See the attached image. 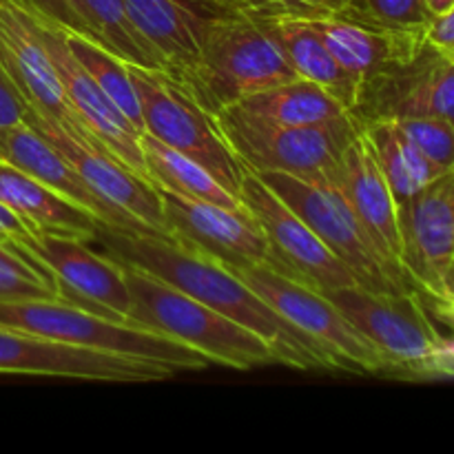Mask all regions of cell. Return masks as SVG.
Listing matches in <instances>:
<instances>
[{
    "instance_id": "obj_29",
    "label": "cell",
    "mask_w": 454,
    "mask_h": 454,
    "mask_svg": "<svg viewBox=\"0 0 454 454\" xmlns=\"http://www.w3.org/2000/svg\"><path fill=\"white\" fill-rule=\"evenodd\" d=\"M67 44H69L71 53L75 60L84 67L89 75L98 82V87L109 96V100L127 115L129 122L145 133V122H142V106L140 98H137L136 84H133L131 69L129 62L118 58L115 53L106 51L98 43L82 34H74L67 31Z\"/></svg>"
},
{
    "instance_id": "obj_2",
    "label": "cell",
    "mask_w": 454,
    "mask_h": 454,
    "mask_svg": "<svg viewBox=\"0 0 454 454\" xmlns=\"http://www.w3.org/2000/svg\"><path fill=\"white\" fill-rule=\"evenodd\" d=\"M300 78L253 9L208 13L200 56L184 89L211 114L275 84Z\"/></svg>"
},
{
    "instance_id": "obj_21",
    "label": "cell",
    "mask_w": 454,
    "mask_h": 454,
    "mask_svg": "<svg viewBox=\"0 0 454 454\" xmlns=\"http://www.w3.org/2000/svg\"><path fill=\"white\" fill-rule=\"evenodd\" d=\"M306 13L333 58L340 62L346 74L362 84V89L377 75L411 60L426 44V38L419 35L372 29L341 13Z\"/></svg>"
},
{
    "instance_id": "obj_19",
    "label": "cell",
    "mask_w": 454,
    "mask_h": 454,
    "mask_svg": "<svg viewBox=\"0 0 454 454\" xmlns=\"http://www.w3.org/2000/svg\"><path fill=\"white\" fill-rule=\"evenodd\" d=\"M0 160L20 171L29 173L49 189L58 191L78 207L87 208L89 213L105 222L106 226L129 231H146L136 217L120 208L106 204L87 182L82 180L74 164L43 136L35 131L29 122L13 124V127L0 129ZM151 233V231H149Z\"/></svg>"
},
{
    "instance_id": "obj_3",
    "label": "cell",
    "mask_w": 454,
    "mask_h": 454,
    "mask_svg": "<svg viewBox=\"0 0 454 454\" xmlns=\"http://www.w3.org/2000/svg\"><path fill=\"white\" fill-rule=\"evenodd\" d=\"M362 333L395 380H454V348L434 328L417 293H372L353 286L326 293Z\"/></svg>"
},
{
    "instance_id": "obj_8",
    "label": "cell",
    "mask_w": 454,
    "mask_h": 454,
    "mask_svg": "<svg viewBox=\"0 0 454 454\" xmlns=\"http://www.w3.org/2000/svg\"><path fill=\"white\" fill-rule=\"evenodd\" d=\"M142 106L145 133L207 168L239 198L247 167L226 142L215 114L195 100L176 78L160 69L129 65Z\"/></svg>"
},
{
    "instance_id": "obj_26",
    "label": "cell",
    "mask_w": 454,
    "mask_h": 454,
    "mask_svg": "<svg viewBox=\"0 0 454 454\" xmlns=\"http://www.w3.org/2000/svg\"><path fill=\"white\" fill-rule=\"evenodd\" d=\"M368 137L377 164L388 182L397 204L406 202L412 195L443 176L424 158L419 149L411 142V137L402 131L397 120L377 118L362 124Z\"/></svg>"
},
{
    "instance_id": "obj_6",
    "label": "cell",
    "mask_w": 454,
    "mask_h": 454,
    "mask_svg": "<svg viewBox=\"0 0 454 454\" xmlns=\"http://www.w3.org/2000/svg\"><path fill=\"white\" fill-rule=\"evenodd\" d=\"M215 118L247 171L288 173L301 180L337 182L344 149L362 131V122L353 114L328 124L291 127L229 105Z\"/></svg>"
},
{
    "instance_id": "obj_36",
    "label": "cell",
    "mask_w": 454,
    "mask_h": 454,
    "mask_svg": "<svg viewBox=\"0 0 454 454\" xmlns=\"http://www.w3.org/2000/svg\"><path fill=\"white\" fill-rule=\"evenodd\" d=\"M34 231L20 220L13 211H9L3 202H0V239H9V242H25L31 238Z\"/></svg>"
},
{
    "instance_id": "obj_27",
    "label": "cell",
    "mask_w": 454,
    "mask_h": 454,
    "mask_svg": "<svg viewBox=\"0 0 454 454\" xmlns=\"http://www.w3.org/2000/svg\"><path fill=\"white\" fill-rule=\"evenodd\" d=\"M71 4L93 43L129 65L164 71V60L133 25L124 0H71Z\"/></svg>"
},
{
    "instance_id": "obj_13",
    "label": "cell",
    "mask_w": 454,
    "mask_h": 454,
    "mask_svg": "<svg viewBox=\"0 0 454 454\" xmlns=\"http://www.w3.org/2000/svg\"><path fill=\"white\" fill-rule=\"evenodd\" d=\"M18 244L47 266L60 288L62 300L111 319L129 322L131 295L120 262L98 253L91 242L74 235L34 231L29 239Z\"/></svg>"
},
{
    "instance_id": "obj_37",
    "label": "cell",
    "mask_w": 454,
    "mask_h": 454,
    "mask_svg": "<svg viewBox=\"0 0 454 454\" xmlns=\"http://www.w3.org/2000/svg\"><path fill=\"white\" fill-rule=\"evenodd\" d=\"M288 7L304 9V12L315 13H340L348 4V0H282Z\"/></svg>"
},
{
    "instance_id": "obj_22",
    "label": "cell",
    "mask_w": 454,
    "mask_h": 454,
    "mask_svg": "<svg viewBox=\"0 0 454 454\" xmlns=\"http://www.w3.org/2000/svg\"><path fill=\"white\" fill-rule=\"evenodd\" d=\"M255 16L264 22V27L273 35L278 47L282 49L293 71L300 78H306L326 89L353 114L355 106L359 105V98H362V84L353 75L346 74L340 62L333 58V53L324 44L322 35L310 25L309 13L304 9L286 4L284 9H275V12L257 9Z\"/></svg>"
},
{
    "instance_id": "obj_39",
    "label": "cell",
    "mask_w": 454,
    "mask_h": 454,
    "mask_svg": "<svg viewBox=\"0 0 454 454\" xmlns=\"http://www.w3.org/2000/svg\"><path fill=\"white\" fill-rule=\"evenodd\" d=\"M426 4H428L430 13H433L434 18L443 16V13L452 12L454 9V0H426Z\"/></svg>"
},
{
    "instance_id": "obj_5",
    "label": "cell",
    "mask_w": 454,
    "mask_h": 454,
    "mask_svg": "<svg viewBox=\"0 0 454 454\" xmlns=\"http://www.w3.org/2000/svg\"><path fill=\"white\" fill-rule=\"evenodd\" d=\"M0 326L102 353L145 359L176 372L204 371L211 366V359L180 341L168 340L140 324L120 322L93 313L62 297L0 301Z\"/></svg>"
},
{
    "instance_id": "obj_18",
    "label": "cell",
    "mask_w": 454,
    "mask_h": 454,
    "mask_svg": "<svg viewBox=\"0 0 454 454\" xmlns=\"http://www.w3.org/2000/svg\"><path fill=\"white\" fill-rule=\"evenodd\" d=\"M0 65L25 100L27 114L75 122L38 22L20 0H0Z\"/></svg>"
},
{
    "instance_id": "obj_35",
    "label": "cell",
    "mask_w": 454,
    "mask_h": 454,
    "mask_svg": "<svg viewBox=\"0 0 454 454\" xmlns=\"http://www.w3.org/2000/svg\"><path fill=\"white\" fill-rule=\"evenodd\" d=\"M426 43L443 58L454 62V9L443 16L433 18L428 31H426Z\"/></svg>"
},
{
    "instance_id": "obj_32",
    "label": "cell",
    "mask_w": 454,
    "mask_h": 454,
    "mask_svg": "<svg viewBox=\"0 0 454 454\" xmlns=\"http://www.w3.org/2000/svg\"><path fill=\"white\" fill-rule=\"evenodd\" d=\"M397 124L434 168L454 171V124L433 115L397 118Z\"/></svg>"
},
{
    "instance_id": "obj_28",
    "label": "cell",
    "mask_w": 454,
    "mask_h": 454,
    "mask_svg": "<svg viewBox=\"0 0 454 454\" xmlns=\"http://www.w3.org/2000/svg\"><path fill=\"white\" fill-rule=\"evenodd\" d=\"M142 153H145L146 173L155 186L173 191V193L186 195V198L202 200V202L217 204V207L242 211L244 207L238 195L226 191L211 173L180 151L171 149L164 142L155 140L149 133L140 137Z\"/></svg>"
},
{
    "instance_id": "obj_34",
    "label": "cell",
    "mask_w": 454,
    "mask_h": 454,
    "mask_svg": "<svg viewBox=\"0 0 454 454\" xmlns=\"http://www.w3.org/2000/svg\"><path fill=\"white\" fill-rule=\"evenodd\" d=\"M27 120V105L18 89L9 80L7 71L0 65V129L13 127Z\"/></svg>"
},
{
    "instance_id": "obj_17",
    "label": "cell",
    "mask_w": 454,
    "mask_h": 454,
    "mask_svg": "<svg viewBox=\"0 0 454 454\" xmlns=\"http://www.w3.org/2000/svg\"><path fill=\"white\" fill-rule=\"evenodd\" d=\"M168 238H176L229 269L269 260V242L255 217L242 211L186 198L158 186Z\"/></svg>"
},
{
    "instance_id": "obj_15",
    "label": "cell",
    "mask_w": 454,
    "mask_h": 454,
    "mask_svg": "<svg viewBox=\"0 0 454 454\" xmlns=\"http://www.w3.org/2000/svg\"><path fill=\"white\" fill-rule=\"evenodd\" d=\"M31 13H34L35 22H38L44 47H47L49 56H51L53 65H56L58 75H60L67 106H69L75 124H80L109 153H114L115 158L122 160L133 171L149 180L145 153H142L140 145L142 131H137L129 122L127 115L109 100V96L98 87L96 80L75 60L69 44H67V29H62L56 22L47 20V18L38 16L35 12Z\"/></svg>"
},
{
    "instance_id": "obj_9",
    "label": "cell",
    "mask_w": 454,
    "mask_h": 454,
    "mask_svg": "<svg viewBox=\"0 0 454 454\" xmlns=\"http://www.w3.org/2000/svg\"><path fill=\"white\" fill-rule=\"evenodd\" d=\"M295 331L309 337L337 371L386 377L384 359L341 315L326 293L291 278L270 262L231 269Z\"/></svg>"
},
{
    "instance_id": "obj_20",
    "label": "cell",
    "mask_w": 454,
    "mask_h": 454,
    "mask_svg": "<svg viewBox=\"0 0 454 454\" xmlns=\"http://www.w3.org/2000/svg\"><path fill=\"white\" fill-rule=\"evenodd\" d=\"M337 184H340L341 193L346 195L348 204L353 207L355 215L359 217L364 229L368 231L371 239L375 242L377 251L395 269L403 270L402 262H399L402 238H399L397 200H395L393 191H390L388 182H386L384 173L377 164L364 129L344 149Z\"/></svg>"
},
{
    "instance_id": "obj_10",
    "label": "cell",
    "mask_w": 454,
    "mask_h": 454,
    "mask_svg": "<svg viewBox=\"0 0 454 454\" xmlns=\"http://www.w3.org/2000/svg\"><path fill=\"white\" fill-rule=\"evenodd\" d=\"M239 202L264 231L269 242L266 262L322 293L357 284L353 270L257 173H244Z\"/></svg>"
},
{
    "instance_id": "obj_1",
    "label": "cell",
    "mask_w": 454,
    "mask_h": 454,
    "mask_svg": "<svg viewBox=\"0 0 454 454\" xmlns=\"http://www.w3.org/2000/svg\"><path fill=\"white\" fill-rule=\"evenodd\" d=\"M89 242L111 260L136 266L242 324L273 348L278 364L301 371H337L306 335L279 317L229 266L176 238L102 224Z\"/></svg>"
},
{
    "instance_id": "obj_11",
    "label": "cell",
    "mask_w": 454,
    "mask_h": 454,
    "mask_svg": "<svg viewBox=\"0 0 454 454\" xmlns=\"http://www.w3.org/2000/svg\"><path fill=\"white\" fill-rule=\"evenodd\" d=\"M25 122L43 133L106 204L136 217L151 233L168 238L162 198L153 182L142 177L129 164L109 153L80 124L53 122L34 114H27Z\"/></svg>"
},
{
    "instance_id": "obj_30",
    "label": "cell",
    "mask_w": 454,
    "mask_h": 454,
    "mask_svg": "<svg viewBox=\"0 0 454 454\" xmlns=\"http://www.w3.org/2000/svg\"><path fill=\"white\" fill-rule=\"evenodd\" d=\"M49 297H60V288L47 266L18 242L0 239V301Z\"/></svg>"
},
{
    "instance_id": "obj_7",
    "label": "cell",
    "mask_w": 454,
    "mask_h": 454,
    "mask_svg": "<svg viewBox=\"0 0 454 454\" xmlns=\"http://www.w3.org/2000/svg\"><path fill=\"white\" fill-rule=\"evenodd\" d=\"M257 176L353 270L359 286L372 293H417L406 273L377 251L335 180H301L288 173Z\"/></svg>"
},
{
    "instance_id": "obj_24",
    "label": "cell",
    "mask_w": 454,
    "mask_h": 454,
    "mask_svg": "<svg viewBox=\"0 0 454 454\" xmlns=\"http://www.w3.org/2000/svg\"><path fill=\"white\" fill-rule=\"evenodd\" d=\"M0 202L16 213L31 231L91 239L105 222L49 189L29 173L0 160Z\"/></svg>"
},
{
    "instance_id": "obj_12",
    "label": "cell",
    "mask_w": 454,
    "mask_h": 454,
    "mask_svg": "<svg viewBox=\"0 0 454 454\" xmlns=\"http://www.w3.org/2000/svg\"><path fill=\"white\" fill-rule=\"evenodd\" d=\"M0 372L111 384H146L177 375L171 368L145 359L82 348L7 326H0Z\"/></svg>"
},
{
    "instance_id": "obj_33",
    "label": "cell",
    "mask_w": 454,
    "mask_h": 454,
    "mask_svg": "<svg viewBox=\"0 0 454 454\" xmlns=\"http://www.w3.org/2000/svg\"><path fill=\"white\" fill-rule=\"evenodd\" d=\"M20 3L25 4V7H29L31 12L38 13V16L60 25L62 29L87 35V29H84L82 20H80L78 13H75L71 0H20Z\"/></svg>"
},
{
    "instance_id": "obj_16",
    "label": "cell",
    "mask_w": 454,
    "mask_h": 454,
    "mask_svg": "<svg viewBox=\"0 0 454 454\" xmlns=\"http://www.w3.org/2000/svg\"><path fill=\"white\" fill-rule=\"evenodd\" d=\"M359 122L433 115L454 124V62L428 43L408 62L364 84L353 111Z\"/></svg>"
},
{
    "instance_id": "obj_23",
    "label": "cell",
    "mask_w": 454,
    "mask_h": 454,
    "mask_svg": "<svg viewBox=\"0 0 454 454\" xmlns=\"http://www.w3.org/2000/svg\"><path fill=\"white\" fill-rule=\"evenodd\" d=\"M133 25L164 60V71L184 87L200 56L207 16L186 0H124Z\"/></svg>"
},
{
    "instance_id": "obj_25",
    "label": "cell",
    "mask_w": 454,
    "mask_h": 454,
    "mask_svg": "<svg viewBox=\"0 0 454 454\" xmlns=\"http://www.w3.org/2000/svg\"><path fill=\"white\" fill-rule=\"evenodd\" d=\"M235 105L262 120L291 124V127L328 124L350 115V109H346L333 93L306 78H295L291 82L262 89Z\"/></svg>"
},
{
    "instance_id": "obj_14",
    "label": "cell",
    "mask_w": 454,
    "mask_h": 454,
    "mask_svg": "<svg viewBox=\"0 0 454 454\" xmlns=\"http://www.w3.org/2000/svg\"><path fill=\"white\" fill-rule=\"evenodd\" d=\"M402 262L412 288L443 306V278L454 257V171L397 204Z\"/></svg>"
},
{
    "instance_id": "obj_31",
    "label": "cell",
    "mask_w": 454,
    "mask_h": 454,
    "mask_svg": "<svg viewBox=\"0 0 454 454\" xmlns=\"http://www.w3.org/2000/svg\"><path fill=\"white\" fill-rule=\"evenodd\" d=\"M341 16L372 29L426 38L433 13L426 0H348Z\"/></svg>"
},
{
    "instance_id": "obj_38",
    "label": "cell",
    "mask_w": 454,
    "mask_h": 454,
    "mask_svg": "<svg viewBox=\"0 0 454 454\" xmlns=\"http://www.w3.org/2000/svg\"><path fill=\"white\" fill-rule=\"evenodd\" d=\"M443 310L454 315V257L446 270V278H443Z\"/></svg>"
},
{
    "instance_id": "obj_4",
    "label": "cell",
    "mask_w": 454,
    "mask_h": 454,
    "mask_svg": "<svg viewBox=\"0 0 454 454\" xmlns=\"http://www.w3.org/2000/svg\"><path fill=\"white\" fill-rule=\"evenodd\" d=\"M122 264V262H120ZM131 295L129 322L198 350L211 364L251 371L278 364L273 348L242 324L136 266L122 264Z\"/></svg>"
}]
</instances>
